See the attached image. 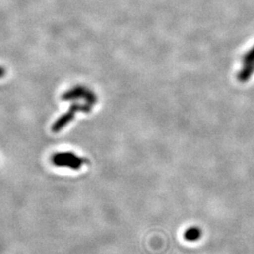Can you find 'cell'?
Listing matches in <instances>:
<instances>
[{
	"mask_svg": "<svg viewBox=\"0 0 254 254\" xmlns=\"http://www.w3.org/2000/svg\"><path fill=\"white\" fill-rule=\"evenodd\" d=\"M51 162L57 167H66L72 170H79L82 165L86 163V159L79 157L77 155L65 152V153H57L51 157Z\"/></svg>",
	"mask_w": 254,
	"mask_h": 254,
	"instance_id": "obj_1",
	"label": "cell"
},
{
	"mask_svg": "<svg viewBox=\"0 0 254 254\" xmlns=\"http://www.w3.org/2000/svg\"><path fill=\"white\" fill-rule=\"evenodd\" d=\"M80 98L84 99L87 104L91 105L92 107L97 102V97L95 93L84 86H75L73 89L64 92L62 95V99L66 102L75 101Z\"/></svg>",
	"mask_w": 254,
	"mask_h": 254,
	"instance_id": "obj_2",
	"label": "cell"
},
{
	"mask_svg": "<svg viewBox=\"0 0 254 254\" xmlns=\"http://www.w3.org/2000/svg\"><path fill=\"white\" fill-rule=\"evenodd\" d=\"M75 111L72 109H69V110L62 115L60 118L58 119L52 126V132L53 133H59L61 132L64 127H66L69 123H71L74 118Z\"/></svg>",
	"mask_w": 254,
	"mask_h": 254,
	"instance_id": "obj_3",
	"label": "cell"
},
{
	"mask_svg": "<svg viewBox=\"0 0 254 254\" xmlns=\"http://www.w3.org/2000/svg\"><path fill=\"white\" fill-rule=\"evenodd\" d=\"M200 237H201V230L199 227L189 228L184 233V238L190 242L197 241L200 239Z\"/></svg>",
	"mask_w": 254,
	"mask_h": 254,
	"instance_id": "obj_4",
	"label": "cell"
},
{
	"mask_svg": "<svg viewBox=\"0 0 254 254\" xmlns=\"http://www.w3.org/2000/svg\"><path fill=\"white\" fill-rule=\"evenodd\" d=\"M253 62H254V46L249 51H247L244 56L242 57L241 64L242 65H245V64L253 63Z\"/></svg>",
	"mask_w": 254,
	"mask_h": 254,
	"instance_id": "obj_5",
	"label": "cell"
},
{
	"mask_svg": "<svg viewBox=\"0 0 254 254\" xmlns=\"http://www.w3.org/2000/svg\"><path fill=\"white\" fill-rule=\"evenodd\" d=\"M6 74V71H5V69L4 68H2V67H0V78H2V77H4V75Z\"/></svg>",
	"mask_w": 254,
	"mask_h": 254,
	"instance_id": "obj_6",
	"label": "cell"
}]
</instances>
